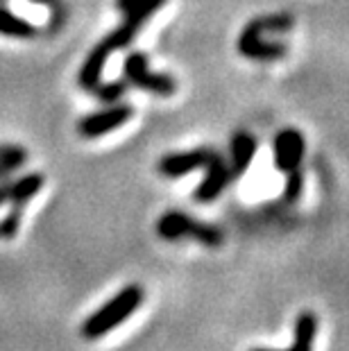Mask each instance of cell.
I'll use <instances>...</instances> for the list:
<instances>
[{"label": "cell", "mask_w": 349, "mask_h": 351, "mask_svg": "<svg viewBox=\"0 0 349 351\" xmlns=\"http://www.w3.org/2000/svg\"><path fill=\"white\" fill-rule=\"evenodd\" d=\"M128 88H130V84H125V82H121V80L109 82V84H102V82H100V84L93 88V93L98 95V100H100V102L114 104V102L121 100L125 93H128Z\"/></svg>", "instance_id": "16"}, {"label": "cell", "mask_w": 349, "mask_h": 351, "mask_svg": "<svg viewBox=\"0 0 349 351\" xmlns=\"http://www.w3.org/2000/svg\"><path fill=\"white\" fill-rule=\"evenodd\" d=\"M132 114H134V111H132L130 104H111L107 109L95 111V114H88L82 118L77 123V132H80V136H84V138H98L102 134H109L118 130L121 125H125L132 118Z\"/></svg>", "instance_id": "4"}, {"label": "cell", "mask_w": 349, "mask_h": 351, "mask_svg": "<svg viewBox=\"0 0 349 351\" xmlns=\"http://www.w3.org/2000/svg\"><path fill=\"white\" fill-rule=\"evenodd\" d=\"M43 182L46 179L41 173H29L14 179V182H3L0 184V206L7 204V202L10 204H25L43 189Z\"/></svg>", "instance_id": "9"}, {"label": "cell", "mask_w": 349, "mask_h": 351, "mask_svg": "<svg viewBox=\"0 0 349 351\" xmlns=\"http://www.w3.org/2000/svg\"><path fill=\"white\" fill-rule=\"evenodd\" d=\"M315 331H317V317L313 313H302L295 322V345L284 351H313ZM254 351H270V349H254Z\"/></svg>", "instance_id": "12"}, {"label": "cell", "mask_w": 349, "mask_h": 351, "mask_svg": "<svg viewBox=\"0 0 349 351\" xmlns=\"http://www.w3.org/2000/svg\"><path fill=\"white\" fill-rule=\"evenodd\" d=\"M143 288L132 283V286L123 288L121 293L114 295L111 300L100 306L91 317L82 324V338L84 340H100L102 335L114 331L116 326H121L132 313H134L141 302H143Z\"/></svg>", "instance_id": "1"}, {"label": "cell", "mask_w": 349, "mask_h": 351, "mask_svg": "<svg viewBox=\"0 0 349 351\" xmlns=\"http://www.w3.org/2000/svg\"><path fill=\"white\" fill-rule=\"evenodd\" d=\"M215 152L209 150V147H197V150H189V152H175V154H166L159 161L157 170L168 179H177L189 175L191 170L204 168L206 163L211 161V156Z\"/></svg>", "instance_id": "5"}, {"label": "cell", "mask_w": 349, "mask_h": 351, "mask_svg": "<svg viewBox=\"0 0 349 351\" xmlns=\"http://www.w3.org/2000/svg\"><path fill=\"white\" fill-rule=\"evenodd\" d=\"M204 168H206V177L197 184L193 197L197 202H213L222 191H225V186L232 182L234 177H232V170H229L225 159H222L218 152L211 156V161L206 163Z\"/></svg>", "instance_id": "7"}, {"label": "cell", "mask_w": 349, "mask_h": 351, "mask_svg": "<svg viewBox=\"0 0 349 351\" xmlns=\"http://www.w3.org/2000/svg\"><path fill=\"white\" fill-rule=\"evenodd\" d=\"M111 52L98 43L91 52H88V57L84 59V64H82L80 69V86L84 88V91H93L95 86L100 84V77H102V69H105L107 59H109Z\"/></svg>", "instance_id": "11"}, {"label": "cell", "mask_w": 349, "mask_h": 351, "mask_svg": "<svg viewBox=\"0 0 349 351\" xmlns=\"http://www.w3.org/2000/svg\"><path fill=\"white\" fill-rule=\"evenodd\" d=\"M157 234L166 241H180V238H195L206 247H218L222 243V231L213 225L193 220L182 211H168L157 222Z\"/></svg>", "instance_id": "2"}, {"label": "cell", "mask_w": 349, "mask_h": 351, "mask_svg": "<svg viewBox=\"0 0 349 351\" xmlns=\"http://www.w3.org/2000/svg\"><path fill=\"white\" fill-rule=\"evenodd\" d=\"M3 3H5V0H0V5H3Z\"/></svg>", "instance_id": "21"}, {"label": "cell", "mask_w": 349, "mask_h": 351, "mask_svg": "<svg viewBox=\"0 0 349 351\" xmlns=\"http://www.w3.org/2000/svg\"><path fill=\"white\" fill-rule=\"evenodd\" d=\"M304 156V136L297 130H281L274 136V166L281 173L300 168Z\"/></svg>", "instance_id": "8"}, {"label": "cell", "mask_w": 349, "mask_h": 351, "mask_svg": "<svg viewBox=\"0 0 349 351\" xmlns=\"http://www.w3.org/2000/svg\"><path fill=\"white\" fill-rule=\"evenodd\" d=\"M256 32H288L295 25V19L291 14H272V16H258L250 21Z\"/></svg>", "instance_id": "15"}, {"label": "cell", "mask_w": 349, "mask_h": 351, "mask_svg": "<svg viewBox=\"0 0 349 351\" xmlns=\"http://www.w3.org/2000/svg\"><path fill=\"white\" fill-rule=\"evenodd\" d=\"M256 154V138L248 132H236L232 136V145H229V170L232 177L239 179L250 168Z\"/></svg>", "instance_id": "10"}, {"label": "cell", "mask_w": 349, "mask_h": 351, "mask_svg": "<svg viewBox=\"0 0 349 351\" xmlns=\"http://www.w3.org/2000/svg\"><path fill=\"white\" fill-rule=\"evenodd\" d=\"M27 161V152L21 145L3 143L0 145V179H7L19 168H23Z\"/></svg>", "instance_id": "14"}, {"label": "cell", "mask_w": 349, "mask_h": 351, "mask_svg": "<svg viewBox=\"0 0 349 351\" xmlns=\"http://www.w3.org/2000/svg\"><path fill=\"white\" fill-rule=\"evenodd\" d=\"M302 186H304V177L300 170H291L286 173V184H284V202L286 204H293V202L302 195Z\"/></svg>", "instance_id": "19"}, {"label": "cell", "mask_w": 349, "mask_h": 351, "mask_svg": "<svg viewBox=\"0 0 349 351\" xmlns=\"http://www.w3.org/2000/svg\"><path fill=\"white\" fill-rule=\"evenodd\" d=\"M123 73L128 84L143 88V91H150L154 95H173L175 93V80L166 75V73H152L150 71V59L143 52H130L125 57L123 64Z\"/></svg>", "instance_id": "3"}, {"label": "cell", "mask_w": 349, "mask_h": 351, "mask_svg": "<svg viewBox=\"0 0 349 351\" xmlns=\"http://www.w3.org/2000/svg\"><path fill=\"white\" fill-rule=\"evenodd\" d=\"M23 206L25 204H12V211L0 220V238L3 241H10V238L19 234L21 218H23Z\"/></svg>", "instance_id": "17"}, {"label": "cell", "mask_w": 349, "mask_h": 351, "mask_svg": "<svg viewBox=\"0 0 349 351\" xmlns=\"http://www.w3.org/2000/svg\"><path fill=\"white\" fill-rule=\"evenodd\" d=\"M0 34L14 36V39H32L36 36V27L0 5Z\"/></svg>", "instance_id": "13"}, {"label": "cell", "mask_w": 349, "mask_h": 351, "mask_svg": "<svg viewBox=\"0 0 349 351\" xmlns=\"http://www.w3.org/2000/svg\"><path fill=\"white\" fill-rule=\"evenodd\" d=\"M166 5V0H116V7L121 10L123 14H130V12H145V14H152L159 10V7Z\"/></svg>", "instance_id": "18"}, {"label": "cell", "mask_w": 349, "mask_h": 351, "mask_svg": "<svg viewBox=\"0 0 349 351\" xmlns=\"http://www.w3.org/2000/svg\"><path fill=\"white\" fill-rule=\"evenodd\" d=\"M239 52L248 59H256V62H274V59H281L286 55V46L284 43L263 41L261 32H256L254 25L248 23L239 36Z\"/></svg>", "instance_id": "6"}, {"label": "cell", "mask_w": 349, "mask_h": 351, "mask_svg": "<svg viewBox=\"0 0 349 351\" xmlns=\"http://www.w3.org/2000/svg\"><path fill=\"white\" fill-rule=\"evenodd\" d=\"M32 3L48 5L50 10H53L55 21H50V29H53V32H57V27L66 21V10H64V3H62V0H32Z\"/></svg>", "instance_id": "20"}]
</instances>
